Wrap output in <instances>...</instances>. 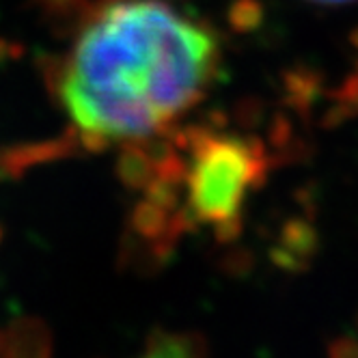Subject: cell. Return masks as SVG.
<instances>
[{
    "mask_svg": "<svg viewBox=\"0 0 358 358\" xmlns=\"http://www.w3.org/2000/svg\"><path fill=\"white\" fill-rule=\"evenodd\" d=\"M182 149L175 164L186 218L218 236H231L250 192L264 182V145L246 134L196 130L184 138Z\"/></svg>",
    "mask_w": 358,
    "mask_h": 358,
    "instance_id": "obj_2",
    "label": "cell"
},
{
    "mask_svg": "<svg viewBox=\"0 0 358 358\" xmlns=\"http://www.w3.org/2000/svg\"><path fill=\"white\" fill-rule=\"evenodd\" d=\"M313 3H320V5H343V3H352V0H313Z\"/></svg>",
    "mask_w": 358,
    "mask_h": 358,
    "instance_id": "obj_3",
    "label": "cell"
},
{
    "mask_svg": "<svg viewBox=\"0 0 358 358\" xmlns=\"http://www.w3.org/2000/svg\"><path fill=\"white\" fill-rule=\"evenodd\" d=\"M218 67L206 24L166 0H113L63 59L59 101L85 145H141L192 110Z\"/></svg>",
    "mask_w": 358,
    "mask_h": 358,
    "instance_id": "obj_1",
    "label": "cell"
}]
</instances>
